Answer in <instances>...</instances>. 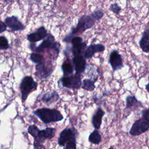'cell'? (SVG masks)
I'll return each mask as SVG.
<instances>
[{"mask_svg": "<svg viewBox=\"0 0 149 149\" xmlns=\"http://www.w3.org/2000/svg\"><path fill=\"white\" fill-rule=\"evenodd\" d=\"M105 47L101 44H92L87 46L84 52L83 57L86 59L91 58L97 52H101L104 51Z\"/></svg>", "mask_w": 149, "mask_h": 149, "instance_id": "obj_11", "label": "cell"}, {"mask_svg": "<svg viewBox=\"0 0 149 149\" xmlns=\"http://www.w3.org/2000/svg\"><path fill=\"white\" fill-rule=\"evenodd\" d=\"M123 59L121 55L116 50L112 51L109 55L108 63L113 71H116L123 68Z\"/></svg>", "mask_w": 149, "mask_h": 149, "instance_id": "obj_9", "label": "cell"}, {"mask_svg": "<svg viewBox=\"0 0 149 149\" xmlns=\"http://www.w3.org/2000/svg\"><path fill=\"white\" fill-rule=\"evenodd\" d=\"M59 83L61 84L63 87L71 89H79L81 86V74L76 73L74 74L68 76H63L60 79Z\"/></svg>", "mask_w": 149, "mask_h": 149, "instance_id": "obj_6", "label": "cell"}, {"mask_svg": "<svg viewBox=\"0 0 149 149\" xmlns=\"http://www.w3.org/2000/svg\"><path fill=\"white\" fill-rule=\"evenodd\" d=\"M149 129V122L143 118L134 121L129 130V134L133 136H139Z\"/></svg>", "mask_w": 149, "mask_h": 149, "instance_id": "obj_7", "label": "cell"}, {"mask_svg": "<svg viewBox=\"0 0 149 149\" xmlns=\"http://www.w3.org/2000/svg\"><path fill=\"white\" fill-rule=\"evenodd\" d=\"M9 47L7 38L3 36H0V49L5 50Z\"/></svg>", "mask_w": 149, "mask_h": 149, "instance_id": "obj_24", "label": "cell"}, {"mask_svg": "<svg viewBox=\"0 0 149 149\" xmlns=\"http://www.w3.org/2000/svg\"><path fill=\"white\" fill-rule=\"evenodd\" d=\"M72 62L76 73L81 74L85 71L87 67V63L86 59H84L83 55L73 56Z\"/></svg>", "mask_w": 149, "mask_h": 149, "instance_id": "obj_12", "label": "cell"}, {"mask_svg": "<svg viewBox=\"0 0 149 149\" xmlns=\"http://www.w3.org/2000/svg\"><path fill=\"white\" fill-rule=\"evenodd\" d=\"M30 60L36 64H40L44 62V58L40 54L32 53L30 55Z\"/></svg>", "mask_w": 149, "mask_h": 149, "instance_id": "obj_22", "label": "cell"}, {"mask_svg": "<svg viewBox=\"0 0 149 149\" xmlns=\"http://www.w3.org/2000/svg\"><path fill=\"white\" fill-rule=\"evenodd\" d=\"M56 133V129L53 127H47L44 130H38L34 137V146L41 145L45 139H51L54 137Z\"/></svg>", "mask_w": 149, "mask_h": 149, "instance_id": "obj_8", "label": "cell"}, {"mask_svg": "<svg viewBox=\"0 0 149 149\" xmlns=\"http://www.w3.org/2000/svg\"><path fill=\"white\" fill-rule=\"evenodd\" d=\"M67 58L65 59L61 66V69L63 74V76H68L73 74L74 70L72 60L69 59L68 55H67Z\"/></svg>", "mask_w": 149, "mask_h": 149, "instance_id": "obj_17", "label": "cell"}, {"mask_svg": "<svg viewBox=\"0 0 149 149\" xmlns=\"http://www.w3.org/2000/svg\"><path fill=\"white\" fill-rule=\"evenodd\" d=\"M91 17L94 20L97 21L101 19L104 16V12L101 9H97L93 12L91 14Z\"/></svg>", "mask_w": 149, "mask_h": 149, "instance_id": "obj_23", "label": "cell"}, {"mask_svg": "<svg viewBox=\"0 0 149 149\" xmlns=\"http://www.w3.org/2000/svg\"><path fill=\"white\" fill-rule=\"evenodd\" d=\"M77 131L74 127H66L59 134L58 143L64 149H76Z\"/></svg>", "mask_w": 149, "mask_h": 149, "instance_id": "obj_1", "label": "cell"}, {"mask_svg": "<svg viewBox=\"0 0 149 149\" xmlns=\"http://www.w3.org/2000/svg\"><path fill=\"white\" fill-rule=\"evenodd\" d=\"M95 20L91 15H84L81 16L79 20L76 27L71 29V31L69 34L74 36L78 33H83L86 30L91 28L95 24Z\"/></svg>", "mask_w": 149, "mask_h": 149, "instance_id": "obj_3", "label": "cell"}, {"mask_svg": "<svg viewBox=\"0 0 149 149\" xmlns=\"http://www.w3.org/2000/svg\"><path fill=\"white\" fill-rule=\"evenodd\" d=\"M141 107H142L141 102L139 101L134 95H127L126 97L125 109Z\"/></svg>", "mask_w": 149, "mask_h": 149, "instance_id": "obj_18", "label": "cell"}, {"mask_svg": "<svg viewBox=\"0 0 149 149\" xmlns=\"http://www.w3.org/2000/svg\"><path fill=\"white\" fill-rule=\"evenodd\" d=\"M141 116L142 118L149 122V107L141 111Z\"/></svg>", "mask_w": 149, "mask_h": 149, "instance_id": "obj_26", "label": "cell"}, {"mask_svg": "<svg viewBox=\"0 0 149 149\" xmlns=\"http://www.w3.org/2000/svg\"><path fill=\"white\" fill-rule=\"evenodd\" d=\"M108 149H115V148H113L112 146H111V147H110L109 148H108Z\"/></svg>", "mask_w": 149, "mask_h": 149, "instance_id": "obj_29", "label": "cell"}, {"mask_svg": "<svg viewBox=\"0 0 149 149\" xmlns=\"http://www.w3.org/2000/svg\"><path fill=\"white\" fill-rule=\"evenodd\" d=\"M5 23L6 26L9 27L12 30L15 31H21L25 28L22 22L15 16L6 17L5 20Z\"/></svg>", "mask_w": 149, "mask_h": 149, "instance_id": "obj_14", "label": "cell"}, {"mask_svg": "<svg viewBox=\"0 0 149 149\" xmlns=\"http://www.w3.org/2000/svg\"><path fill=\"white\" fill-rule=\"evenodd\" d=\"M148 81H149V75H148ZM148 83H149V82Z\"/></svg>", "mask_w": 149, "mask_h": 149, "instance_id": "obj_30", "label": "cell"}, {"mask_svg": "<svg viewBox=\"0 0 149 149\" xmlns=\"http://www.w3.org/2000/svg\"><path fill=\"white\" fill-rule=\"evenodd\" d=\"M145 88L147 90V92L149 93V83H147L146 86H145Z\"/></svg>", "mask_w": 149, "mask_h": 149, "instance_id": "obj_28", "label": "cell"}, {"mask_svg": "<svg viewBox=\"0 0 149 149\" xmlns=\"http://www.w3.org/2000/svg\"><path fill=\"white\" fill-rule=\"evenodd\" d=\"M104 115L105 112L101 108L98 107L97 108L91 117V123L95 129L98 130L100 129Z\"/></svg>", "mask_w": 149, "mask_h": 149, "instance_id": "obj_15", "label": "cell"}, {"mask_svg": "<svg viewBox=\"0 0 149 149\" xmlns=\"http://www.w3.org/2000/svg\"><path fill=\"white\" fill-rule=\"evenodd\" d=\"M34 113L45 123L59 122L63 119L62 113L55 109L40 108L35 111Z\"/></svg>", "mask_w": 149, "mask_h": 149, "instance_id": "obj_2", "label": "cell"}, {"mask_svg": "<svg viewBox=\"0 0 149 149\" xmlns=\"http://www.w3.org/2000/svg\"><path fill=\"white\" fill-rule=\"evenodd\" d=\"M54 70V68L52 64H45L44 62H42L36 65V75L41 79L46 78L52 73Z\"/></svg>", "mask_w": 149, "mask_h": 149, "instance_id": "obj_10", "label": "cell"}, {"mask_svg": "<svg viewBox=\"0 0 149 149\" xmlns=\"http://www.w3.org/2000/svg\"><path fill=\"white\" fill-rule=\"evenodd\" d=\"M139 46L143 52H149V29H146L143 32L139 40Z\"/></svg>", "mask_w": 149, "mask_h": 149, "instance_id": "obj_16", "label": "cell"}, {"mask_svg": "<svg viewBox=\"0 0 149 149\" xmlns=\"http://www.w3.org/2000/svg\"><path fill=\"white\" fill-rule=\"evenodd\" d=\"M97 80V79L92 80L91 79H85L81 81V88L86 91H92L95 88V83Z\"/></svg>", "mask_w": 149, "mask_h": 149, "instance_id": "obj_20", "label": "cell"}, {"mask_svg": "<svg viewBox=\"0 0 149 149\" xmlns=\"http://www.w3.org/2000/svg\"><path fill=\"white\" fill-rule=\"evenodd\" d=\"M48 35L47 29L41 26L37 29L34 32L31 33L27 35V38L31 42H36L45 38Z\"/></svg>", "mask_w": 149, "mask_h": 149, "instance_id": "obj_13", "label": "cell"}, {"mask_svg": "<svg viewBox=\"0 0 149 149\" xmlns=\"http://www.w3.org/2000/svg\"><path fill=\"white\" fill-rule=\"evenodd\" d=\"M109 10L116 15H119L122 10V8L117 3H113L109 6Z\"/></svg>", "mask_w": 149, "mask_h": 149, "instance_id": "obj_25", "label": "cell"}, {"mask_svg": "<svg viewBox=\"0 0 149 149\" xmlns=\"http://www.w3.org/2000/svg\"><path fill=\"white\" fill-rule=\"evenodd\" d=\"M37 87V83L30 76H26L23 78L20 84V90L22 94V101H24L29 94L36 90Z\"/></svg>", "mask_w": 149, "mask_h": 149, "instance_id": "obj_5", "label": "cell"}, {"mask_svg": "<svg viewBox=\"0 0 149 149\" xmlns=\"http://www.w3.org/2000/svg\"><path fill=\"white\" fill-rule=\"evenodd\" d=\"M60 48V44L55 41L54 37L51 34H48L46 38L38 47L34 48L32 50L37 52H42L46 49H51L59 55Z\"/></svg>", "mask_w": 149, "mask_h": 149, "instance_id": "obj_4", "label": "cell"}, {"mask_svg": "<svg viewBox=\"0 0 149 149\" xmlns=\"http://www.w3.org/2000/svg\"><path fill=\"white\" fill-rule=\"evenodd\" d=\"M59 97V96L58 93L56 91H53L51 93H47L44 94L42 96L41 100L42 101L45 102V103L47 104H50L56 102L58 100Z\"/></svg>", "mask_w": 149, "mask_h": 149, "instance_id": "obj_19", "label": "cell"}, {"mask_svg": "<svg viewBox=\"0 0 149 149\" xmlns=\"http://www.w3.org/2000/svg\"><path fill=\"white\" fill-rule=\"evenodd\" d=\"M6 27L7 26L5 24V23L0 20V33H3V31H5L6 30Z\"/></svg>", "mask_w": 149, "mask_h": 149, "instance_id": "obj_27", "label": "cell"}, {"mask_svg": "<svg viewBox=\"0 0 149 149\" xmlns=\"http://www.w3.org/2000/svg\"><path fill=\"white\" fill-rule=\"evenodd\" d=\"M88 141L94 144H98L101 141V136L97 129H94L89 135Z\"/></svg>", "mask_w": 149, "mask_h": 149, "instance_id": "obj_21", "label": "cell"}]
</instances>
